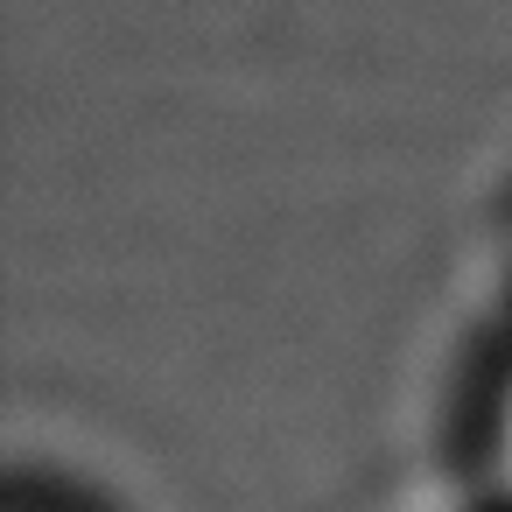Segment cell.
I'll list each match as a JSON object with an SVG mask.
<instances>
[{
  "mask_svg": "<svg viewBox=\"0 0 512 512\" xmlns=\"http://www.w3.org/2000/svg\"><path fill=\"white\" fill-rule=\"evenodd\" d=\"M505 456H512V407H505Z\"/></svg>",
  "mask_w": 512,
  "mask_h": 512,
  "instance_id": "obj_1",
  "label": "cell"
}]
</instances>
